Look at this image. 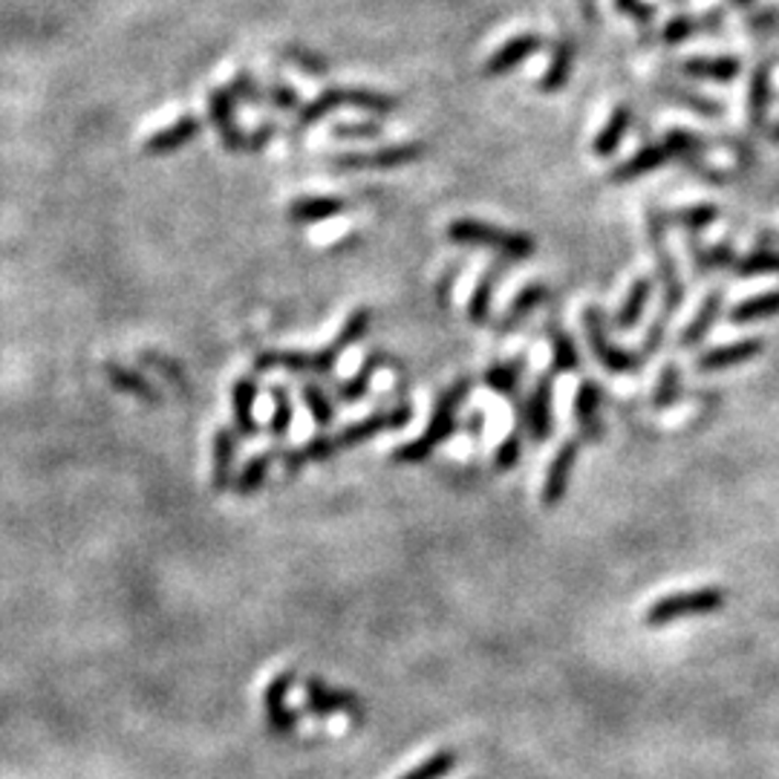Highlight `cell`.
<instances>
[{"label": "cell", "instance_id": "obj_2", "mask_svg": "<svg viewBox=\"0 0 779 779\" xmlns=\"http://www.w3.org/2000/svg\"><path fill=\"white\" fill-rule=\"evenodd\" d=\"M448 240L459 245H485L491 252L505 254L512 260H528L537 254V243L523 231H508L500 229V226H491V222L482 220H454L448 226Z\"/></svg>", "mask_w": 779, "mask_h": 779}, {"label": "cell", "instance_id": "obj_48", "mask_svg": "<svg viewBox=\"0 0 779 779\" xmlns=\"http://www.w3.org/2000/svg\"><path fill=\"white\" fill-rule=\"evenodd\" d=\"M385 134V127L378 122H341V125L332 127V136L335 139H344V142H370V139H378Z\"/></svg>", "mask_w": 779, "mask_h": 779}, {"label": "cell", "instance_id": "obj_32", "mask_svg": "<svg viewBox=\"0 0 779 779\" xmlns=\"http://www.w3.org/2000/svg\"><path fill=\"white\" fill-rule=\"evenodd\" d=\"M277 459V450H263V454H257V457H252L249 462L243 465V471H240V477L234 480V491L240 496L243 494H254V491L266 482L268 471H272V465H275Z\"/></svg>", "mask_w": 779, "mask_h": 779}, {"label": "cell", "instance_id": "obj_7", "mask_svg": "<svg viewBox=\"0 0 779 779\" xmlns=\"http://www.w3.org/2000/svg\"><path fill=\"white\" fill-rule=\"evenodd\" d=\"M422 157H425L422 142H399L376 150H350V153L332 159V165L339 171H387V168L413 165Z\"/></svg>", "mask_w": 779, "mask_h": 779}, {"label": "cell", "instance_id": "obj_45", "mask_svg": "<svg viewBox=\"0 0 779 779\" xmlns=\"http://www.w3.org/2000/svg\"><path fill=\"white\" fill-rule=\"evenodd\" d=\"M272 402H275V413H272V422H268V433L275 439H284L291 427V419H295V408H291V399L284 385L272 387Z\"/></svg>", "mask_w": 779, "mask_h": 779}, {"label": "cell", "instance_id": "obj_47", "mask_svg": "<svg viewBox=\"0 0 779 779\" xmlns=\"http://www.w3.org/2000/svg\"><path fill=\"white\" fill-rule=\"evenodd\" d=\"M664 145H667L669 157L685 159V162H692V159L699 157L701 150L699 136L690 134V130H681V127H673V130L667 134V139H664Z\"/></svg>", "mask_w": 779, "mask_h": 779}, {"label": "cell", "instance_id": "obj_33", "mask_svg": "<svg viewBox=\"0 0 779 779\" xmlns=\"http://www.w3.org/2000/svg\"><path fill=\"white\" fill-rule=\"evenodd\" d=\"M549 339H551V364L554 373H575L581 367V355L577 346L572 341L566 330H560L558 323H549Z\"/></svg>", "mask_w": 779, "mask_h": 779}, {"label": "cell", "instance_id": "obj_50", "mask_svg": "<svg viewBox=\"0 0 779 779\" xmlns=\"http://www.w3.org/2000/svg\"><path fill=\"white\" fill-rule=\"evenodd\" d=\"M284 58H289L295 67H300V70L309 72V76H327V72H330V64H327V58L316 56V53H309V49H303V47H286Z\"/></svg>", "mask_w": 779, "mask_h": 779}, {"label": "cell", "instance_id": "obj_12", "mask_svg": "<svg viewBox=\"0 0 779 779\" xmlns=\"http://www.w3.org/2000/svg\"><path fill=\"white\" fill-rule=\"evenodd\" d=\"M765 353V339L759 335H751V339H740L733 344L717 346V350H708L704 355L696 358V373H722V370H733V367H742V364L754 362L759 355Z\"/></svg>", "mask_w": 779, "mask_h": 779}, {"label": "cell", "instance_id": "obj_38", "mask_svg": "<svg viewBox=\"0 0 779 779\" xmlns=\"http://www.w3.org/2000/svg\"><path fill=\"white\" fill-rule=\"evenodd\" d=\"M339 107H344V87H327V90L318 93L303 111H298V125L300 127L316 125V122H321L323 116H330L332 111H339Z\"/></svg>", "mask_w": 779, "mask_h": 779}, {"label": "cell", "instance_id": "obj_39", "mask_svg": "<svg viewBox=\"0 0 779 779\" xmlns=\"http://www.w3.org/2000/svg\"><path fill=\"white\" fill-rule=\"evenodd\" d=\"M717 26H719V21H701V18H696V15H676V18H669L667 24H664L662 41L664 44H669V47H676V44H685L687 38H692L696 32L717 30Z\"/></svg>", "mask_w": 779, "mask_h": 779}, {"label": "cell", "instance_id": "obj_15", "mask_svg": "<svg viewBox=\"0 0 779 779\" xmlns=\"http://www.w3.org/2000/svg\"><path fill=\"white\" fill-rule=\"evenodd\" d=\"M575 419L583 439H604V422H600V385L595 378H583L575 396Z\"/></svg>", "mask_w": 779, "mask_h": 779}, {"label": "cell", "instance_id": "obj_34", "mask_svg": "<svg viewBox=\"0 0 779 779\" xmlns=\"http://www.w3.org/2000/svg\"><path fill=\"white\" fill-rule=\"evenodd\" d=\"M387 355L385 353H373L367 362H364V367L358 373H355L353 378H346L344 385L339 387V399L341 402H358V399H364L367 396V390H370L373 385V376H376L378 367H387Z\"/></svg>", "mask_w": 779, "mask_h": 779}, {"label": "cell", "instance_id": "obj_10", "mask_svg": "<svg viewBox=\"0 0 779 779\" xmlns=\"http://www.w3.org/2000/svg\"><path fill=\"white\" fill-rule=\"evenodd\" d=\"M339 355L332 353L330 346H323L318 353H284V350H268L254 358V370L272 373V370H289V373H316V376H327L335 370Z\"/></svg>", "mask_w": 779, "mask_h": 779}, {"label": "cell", "instance_id": "obj_8", "mask_svg": "<svg viewBox=\"0 0 779 779\" xmlns=\"http://www.w3.org/2000/svg\"><path fill=\"white\" fill-rule=\"evenodd\" d=\"M303 699H307L309 713L316 717H335V713H344L353 722H364V701L362 696H355L353 690H344V687H332L327 685L321 676H309L303 681Z\"/></svg>", "mask_w": 779, "mask_h": 779}, {"label": "cell", "instance_id": "obj_13", "mask_svg": "<svg viewBox=\"0 0 779 779\" xmlns=\"http://www.w3.org/2000/svg\"><path fill=\"white\" fill-rule=\"evenodd\" d=\"M543 47V38L540 35H535V32H523V35H514L508 44H503V47L496 49V53H491L489 61H485V67H482V72L489 76V79H500V76H508V72H514L523 61H528V58L535 56L537 49Z\"/></svg>", "mask_w": 779, "mask_h": 779}, {"label": "cell", "instance_id": "obj_16", "mask_svg": "<svg viewBox=\"0 0 779 779\" xmlns=\"http://www.w3.org/2000/svg\"><path fill=\"white\" fill-rule=\"evenodd\" d=\"M681 76L687 79H699V81H719V84H728V81H736L742 72V61L733 56H696L681 61Z\"/></svg>", "mask_w": 779, "mask_h": 779}, {"label": "cell", "instance_id": "obj_27", "mask_svg": "<svg viewBox=\"0 0 779 779\" xmlns=\"http://www.w3.org/2000/svg\"><path fill=\"white\" fill-rule=\"evenodd\" d=\"M459 765V751L454 748H442L436 754L425 756L422 763L413 765L410 771L399 774L396 779H445L448 774L457 771Z\"/></svg>", "mask_w": 779, "mask_h": 779}, {"label": "cell", "instance_id": "obj_59", "mask_svg": "<svg viewBox=\"0 0 779 779\" xmlns=\"http://www.w3.org/2000/svg\"><path fill=\"white\" fill-rule=\"evenodd\" d=\"M676 3H685V0H676Z\"/></svg>", "mask_w": 779, "mask_h": 779}, {"label": "cell", "instance_id": "obj_51", "mask_svg": "<svg viewBox=\"0 0 779 779\" xmlns=\"http://www.w3.org/2000/svg\"><path fill=\"white\" fill-rule=\"evenodd\" d=\"M615 9H618L621 15L638 21V24H650L655 18V9L650 7V3H644V0H615Z\"/></svg>", "mask_w": 779, "mask_h": 779}, {"label": "cell", "instance_id": "obj_23", "mask_svg": "<svg viewBox=\"0 0 779 779\" xmlns=\"http://www.w3.org/2000/svg\"><path fill=\"white\" fill-rule=\"evenodd\" d=\"M630 125H632V111L627 107V104H618V107L609 113V118H606V125L598 130L595 142H592L595 157L600 159L612 157L615 150L621 148L623 136L630 134Z\"/></svg>", "mask_w": 779, "mask_h": 779}, {"label": "cell", "instance_id": "obj_44", "mask_svg": "<svg viewBox=\"0 0 779 779\" xmlns=\"http://www.w3.org/2000/svg\"><path fill=\"white\" fill-rule=\"evenodd\" d=\"M690 254L696 260V268L699 272H710V268H722V266H736V252H733V243H719L713 249H701L696 240L690 243Z\"/></svg>", "mask_w": 779, "mask_h": 779}, {"label": "cell", "instance_id": "obj_56", "mask_svg": "<svg viewBox=\"0 0 779 779\" xmlns=\"http://www.w3.org/2000/svg\"><path fill=\"white\" fill-rule=\"evenodd\" d=\"M777 18H779V9H765V12H759V15L748 18V26H754V30H765V26H771Z\"/></svg>", "mask_w": 779, "mask_h": 779}, {"label": "cell", "instance_id": "obj_55", "mask_svg": "<svg viewBox=\"0 0 779 779\" xmlns=\"http://www.w3.org/2000/svg\"><path fill=\"white\" fill-rule=\"evenodd\" d=\"M275 122H266V125H260L257 130H254V136H249V150H260L263 145L272 142V136H275Z\"/></svg>", "mask_w": 779, "mask_h": 779}, {"label": "cell", "instance_id": "obj_42", "mask_svg": "<svg viewBox=\"0 0 779 779\" xmlns=\"http://www.w3.org/2000/svg\"><path fill=\"white\" fill-rule=\"evenodd\" d=\"M733 272H736V277L779 275V252H774V249H759V252H751L748 257L736 260Z\"/></svg>", "mask_w": 779, "mask_h": 779}, {"label": "cell", "instance_id": "obj_31", "mask_svg": "<svg viewBox=\"0 0 779 779\" xmlns=\"http://www.w3.org/2000/svg\"><path fill=\"white\" fill-rule=\"evenodd\" d=\"M344 104L346 107H358V111L367 113H393L399 107L396 95L390 93H378V90H370V87H344Z\"/></svg>", "mask_w": 779, "mask_h": 779}, {"label": "cell", "instance_id": "obj_11", "mask_svg": "<svg viewBox=\"0 0 779 779\" xmlns=\"http://www.w3.org/2000/svg\"><path fill=\"white\" fill-rule=\"evenodd\" d=\"M577 450H581V445H577L575 439L563 442L558 454H554V459L549 462V468H546L543 491H540V505H543V508H558V505L566 500L572 471H575L577 465Z\"/></svg>", "mask_w": 779, "mask_h": 779}, {"label": "cell", "instance_id": "obj_35", "mask_svg": "<svg viewBox=\"0 0 779 779\" xmlns=\"http://www.w3.org/2000/svg\"><path fill=\"white\" fill-rule=\"evenodd\" d=\"M658 93H662L664 99H667V102L681 104L685 111H692L696 116L722 118V104L713 102V99H704V95L690 93V90H678V87H669V84L658 87Z\"/></svg>", "mask_w": 779, "mask_h": 779}, {"label": "cell", "instance_id": "obj_9", "mask_svg": "<svg viewBox=\"0 0 779 779\" xmlns=\"http://www.w3.org/2000/svg\"><path fill=\"white\" fill-rule=\"evenodd\" d=\"M295 681H298V673L284 669L263 690V713H266L268 731L275 736H289L298 728V713L289 704V690L295 687Z\"/></svg>", "mask_w": 779, "mask_h": 779}, {"label": "cell", "instance_id": "obj_37", "mask_svg": "<svg viewBox=\"0 0 779 779\" xmlns=\"http://www.w3.org/2000/svg\"><path fill=\"white\" fill-rule=\"evenodd\" d=\"M370 323H373V312L367 307H362V309H353V316L346 318L344 321V327H341V332L335 335V341L330 344V350L335 355H344L350 346L355 344V341H362L367 332H370Z\"/></svg>", "mask_w": 779, "mask_h": 779}, {"label": "cell", "instance_id": "obj_5", "mask_svg": "<svg viewBox=\"0 0 779 779\" xmlns=\"http://www.w3.org/2000/svg\"><path fill=\"white\" fill-rule=\"evenodd\" d=\"M410 422H413V404L402 402L396 404V408L376 410V413H370V416H364L362 422H353V425H346L344 431L327 433V436H330L332 454H339V450L355 448V445H364V442L376 439L378 433L402 431V427H408Z\"/></svg>", "mask_w": 779, "mask_h": 779}, {"label": "cell", "instance_id": "obj_28", "mask_svg": "<svg viewBox=\"0 0 779 779\" xmlns=\"http://www.w3.org/2000/svg\"><path fill=\"white\" fill-rule=\"evenodd\" d=\"M523 373H526V355H519V358H514V362L494 364V367L485 373V385H489L491 393L496 396H517Z\"/></svg>", "mask_w": 779, "mask_h": 779}, {"label": "cell", "instance_id": "obj_6", "mask_svg": "<svg viewBox=\"0 0 779 779\" xmlns=\"http://www.w3.org/2000/svg\"><path fill=\"white\" fill-rule=\"evenodd\" d=\"M583 332L589 341V350L595 353L598 364L609 373H638L644 367V355L627 353L621 346H615L606 335V316L600 307L583 309Z\"/></svg>", "mask_w": 779, "mask_h": 779}, {"label": "cell", "instance_id": "obj_25", "mask_svg": "<svg viewBox=\"0 0 779 779\" xmlns=\"http://www.w3.org/2000/svg\"><path fill=\"white\" fill-rule=\"evenodd\" d=\"M777 316H779V289H771V291H763V295H756V298L736 303V307L731 309V323L733 327H745V323H759Z\"/></svg>", "mask_w": 779, "mask_h": 779}, {"label": "cell", "instance_id": "obj_30", "mask_svg": "<svg viewBox=\"0 0 779 779\" xmlns=\"http://www.w3.org/2000/svg\"><path fill=\"white\" fill-rule=\"evenodd\" d=\"M719 217H722L719 205L699 203V205H687V208H681V211L667 214V222H673V226H678V229L692 231V234H699V231L710 229Z\"/></svg>", "mask_w": 779, "mask_h": 779}, {"label": "cell", "instance_id": "obj_24", "mask_svg": "<svg viewBox=\"0 0 779 779\" xmlns=\"http://www.w3.org/2000/svg\"><path fill=\"white\" fill-rule=\"evenodd\" d=\"M254 396H257V385L254 378H240L234 385V393H231V404H234V422H237V433L252 439L257 436V419H254Z\"/></svg>", "mask_w": 779, "mask_h": 779}, {"label": "cell", "instance_id": "obj_18", "mask_svg": "<svg viewBox=\"0 0 779 779\" xmlns=\"http://www.w3.org/2000/svg\"><path fill=\"white\" fill-rule=\"evenodd\" d=\"M771 99H774V81H771V61H763L751 72L748 84V122L751 127L763 130L771 113Z\"/></svg>", "mask_w": 779, "mask_h": 779}, {"label": "cell", "instance_id": "obj_20", "mask_svg": "<svg viewBox=\"0 0 779 779\" xmlns=\"http://www.w3.org/2000/svg\"><path fill=\"white\" fill-rule=\"evenodd\" d=\"M208 107H211V118L217 130H220L222 145L229 150H243L249 148V136L243 134V127L237 125L234 107H231V99L226 90H214L211 99H208Z\"/></svg>", "mask_w": 779, "mask_h": 779}, {"label": "cell", "instance_id": "obj_46", "mask_svg": "<svg viewBox=\"0 0 779 779\" xmlns=\"http://www.w3.org/2000/svg\"><path fill=\"white\" fill-rule=\"evenodd\" d=\"M300 396H303V402H307L309 413H312L318 427H330L332 422H335V408H332V402L327 399L321 387L307 381V385H300Z\"/></svg>", "mask_w": 779, "mask_h": 779}, {"label": "cell", "instance_id": "obj_3", "mask_svg": "<svg viewBox=\"0 0 779 779\" xmlns=\"http://www.w3.org/2000/svg\"><path fill=\"white\" fill-rule=\"evenodd\" d=\"M728 604V595L719 586H699V589H685L664 595L644 612V627L650 630H662L669 623L681 621V618H692V615H710L719 612Z\"/></svg>", "mask_w": 779, "mask_h": 779}, {"label": "cell", "instance_id": "obj_21", "mask_svg": "<svg viewBox=\"0 0 779 779\" xmlns=\"http://www.w3.org/2000/svg\"><path fill=\"white\" fill-rule=\"evenodd\" d=\"M669 150L667 145H646V148H641L635 153V157H630L627 162H621V165L615 168L612 176L609 180L618 182V185H627V182L632 180H641V176H646V173L658 171V168H664L669 162Z\"/></svg>", "mask_w": 779, "mask_h": 779}, {"label": "cell", "instance_id": "obj_43", "mask_svg": "<svg viewBox=\"0 0 779 779\" xmlns=\"http://www.w3.org/2000/svg\"><path fill=\"white\" fill-rule=\"evenodd\" d=\"M681 387H685V381H681V370H678V364L667 362L664 364L662 376H658V385H655V396H653L655 408L658 410L673 408V404L681 399Z\"/></svg>", "mask_w": 779, "mask_h": 779}, {"label": "cell", "instance_id": "obj_22", "mask_svg": "<svg viewBox=\"0 0 779 779\" xmlns=\"http://www.w3.org/2000/svg\"><path fill=\"white\" fill-rule=\"evenodd\" d=\"M346 211L344 197H298L286 208V217L298 226H309V222L330 220Z\"/></svg>", "mask_w": 779, "mask_h": 779}, {"label": "cell", "instance_id": "obj_40", "mask_svg": "<svg viewBox=\"0 0 779 779\" xmlns=\"http://www.w3.org/2000/svg\"><path fill=\"white\" fill-rule=\"evenodd\" d=\"M199 118H194V116H185V118H180L176 125H171V127H165L162 134H157L153 139L148 142V148L150 150H171V148H180V145H185V142H191L194 136L199 134Z\"/></svg>", "mask_w": 779, "mask_h": 779}, {"label": "cell", "instance_id": "obj_57", "mask_svg": "<svg viewBox=\"0 0 779 779\" xmlns=\"http://www.w3.org/2000/svg\"><path fill=\"white\" fill-rule=\"evenodd\" d=\"M768 139H771V142H777V145H779V122H777V125L771 127V134H768Z\"/></svg>", "mask_w": 779, "mask_h": 779}, {"label": "cell", "instance_id": "obj_26", "mask_svg": "<svg viewBox=\"0 0 779 779\" xmlns=\"http://www.w3.org/2000/svg\"><path fill=\"white\" fill-rule=\"evenodd\" d=\"M653 298V280L650 277H638L635 284L630 286V295L623 298L621 309H618V318H615V327L618 330H632L641 318H644V309Z\"/></svg>", "mask_w": 779, "mask_h": 779}, {"label": "cell", "instance_id": "obj_17", "mask_svg": "<svg viewBox=\"0 0 779 779\" xmlns=\"http://www.w3.org/2000/svg\"><path fill=\"white\" fill-rule=\"evenodd\" d=\"M575 58H577V41L572 38V35H563V38L558 41L554 56H551L549 70L540 76V84H537V90H540V93H549V95L560 93V90L569 84V79H572Z\"/></svg>", "mask_w": 779, "mask_h": 779}, {"label": "cell", "instance_id": "obj_14", "mask_svg": "<svg viewBox=\"0 0 779 779\" xmlns=\"http://www.w3.org/2000/svg\"><path fill=\"white\" fill-rule=\"evenodd\" d=\"M551 396H554V385H551V376H543L537 381L535 393L528 399L526 404V425H528V436L531 442H549L551 439V427H554V416H551Z\"/></svg>", "mask_w": 779, "mask_h": 779}, {"label": "cell", "instance_id": "obj_54", "mask_svg": "<svg viewBox=\"0 0 779 779\" xmlns=\"http://www.w3.org/2000/svg\"><path fill=\"white\" fill-rule=\"evenodd\" d=\"M234 90H237V95H243V102H249V104L260 102V90L254 87V81H252V76H249V72H237Z\"/></svg>", "mask_w": 779, "mask_h": 779}, {"label": "cell", "instance_id": "obj_19", "mask_svg": "<svg viewBox=\"0 0 779 779\" xmlns=\"http://www.w3.org/2000/svg\"><path fill=\"white\" fill-rule=\"evenodd\" d=\"M722 307H724V291L722 289L708 291L704 300H701L696 318H692V321L685 327V332H681L678 346H681V350H690V346L701 344V341L708 339V332L717 327L719 316H722Z\"/></svg>", "mask_w": 779, "mask_h": 779}, {"label": "cell", "instance_id": "obj_41", "mask_svg": "<svg viewBox=\"0 0 779 779\" xmlns=\"http://www.w3.org/2000/svg\"><path fill=\"white\" fill-rule=\"evenodd\" d=\"M549 298V289H546L543 284H531L526 286V289L519 291L517 298L512 300V307L505 309V318H503V330H508V327H514V323H519L523 318L531 312V309H537L543 300Z\"/></svg>", "mask_w": 779, "mask_h": 779}, {"label": "cell", "instance_id": "obj_36", "mask_svg": "<svg viewBox=\"0 0 779 779\" xmlns=\"http://www.w3.org/2000/svg\"><path fill=\"white\" fill-rule=\"evenodd\" d=\"M500 280L496 268H485V275L480 277V284L473 286V295L468 300V321L471 323H489L491 318V300H494V286Z\"/></svg>", "mask_w": 779, "mask_h": 779}, {"label": "cell", "instance_id": "obj_4", "mask_svg": "<svg viewBox=\"0 0 779 779\" xmlns=\"http://www.w3.org/2000/svg\"><path fill=\"white\" fill-rule=\"evenodd\" d=\"M646 229H650V243H653V254L655 260H658V277H662L664 284V318H669L676 309H681V303H685L687 298V286L685 280H681V275H678V263L673 260V254H669L667 249V214L664 211H655V208H650V217H646Z\"/></svg>", "mask_w": 779, "mask_h": 779}, {"label": "cell", "instance_id": "obj_49", "mask_svg": "<svg viewBox=\"0 0 779 779\" xmlns=\"http://www.w3.org/2000/svg\"><path fill=\"white\" fill-rule=\"evenodd\" d=\"M523 457V433H519V425L514 427L508 436L503 439V445L494 450V471H512L514 465Z\"/></svg>", "mask_w": 779, "mask_h": 779}, {"label": "cell", "instance_id": "obj_52", "mask_svg": "<svg viewBox=\"0 0 779 779\" xmlns=\"http://www.w3.org/2000/svg\"><path fill=\"white\" fill-rule=\"evenodd\" d=\"M268 102L275 104V107H280V111H295L300 99H298V93L291 90V87L275 81V84L268 87Z\"/></svg>", "mask_w": 779, "mask_h": 779}, {"label": "cell", "instance_id": "obj_29", "mask_svg": "<svg viewBox=\"0 0 779 779\" xmlns=\"http://www.w3.org/2000/svg\"><path fill=\"white\" fill-rule=\"evenodd\" d=\"M231 465H234V431L220 427L214 439V489L217 491L229 489Z\"/></svg>", "mask_w": 779, "mask_h": 779}, {"label": "cell", "instance_id": "obj_53", "mask_svg": "<svg viewBox=\"0 0 779 779\" xmlns=\"http://www.w3.org/2000/svg\"><path fill=\"white\" fill-rule=\"evenodd\" d=\"M667 321L669 318H658V321L653 323V330L646 332V339H644V358H650L653 353H658L662 350V344H664V332H667Z\"/></svg>", "mask_w": 779, "mask_h": 779}, {"label": "cell", "instance_id": "obj_1", "mask_svg": "<svg viewBox=\"0 0 779 779\" xmlns=\"http://www.w3.org/2000/svg\"><path fill=\"white\" fill-rule=\"evenodd\" d=\"M468 393H471V381H468V378H462V381H457V385H450L448 390L439 396L436 408H433L431 425L425 427V433H422L419 439L402 445V448H396L393 462L416 465V462H425L427 457H433V450L442 448V445L457 433L459 427L457 413L459 408H462L465 399H468Z\"/></svg>", "mask_w": 779, "mask_h": 779}, {"label": "cell", "instance_id": "obj_58", "mask_svg": "<svg viewBox=\"0 0 779 779\" xmlns=\"http://www.w3.org/2000/svg\"><path fill=\"white\" fill-rule=\"evenodd\" d=\"M731 3H733V7H736V9H745V7H751L754 0H731Z\"/></svg>", "mask_w": 779, "mask_h": 779}]
</instances>
